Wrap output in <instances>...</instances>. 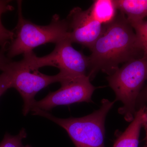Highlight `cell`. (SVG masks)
<instances>
[{
    "instance_id": "obj_1",
    "label": "cell",
    "mask_w": 147,
    "mask_h": 147,
    "mask_svg": "<svg viewBox=\"0 0 147 147\" xmlns=\"http://www.w3.org/2000/svg\"><path fill=\"white\" fill-rule=\"evenodd\" d=\"M90 50L88 76L90 80L98 71L109 76L119 68L120 64L144 56L134 29L120 11L112 22L103 25L102 33Z\"/></svg>"
},
{
    "instance_id": "obj_2",
    "label": "cell",
    "mask_w": 147,
    "mask_h": 147,
    "mask_svg": "<svg viewBox=\"0 0 147 147\" xmlns=\"http://www.w3.org/2000/svg\"><path fill=\"white\" fill-rule=\"evenodd\" d=\"M18 20L13 31L14 37L7 49L9 59L31 53L34 48L48 43L58 42L69 38L68 27L66 19L53 15L50 24L40 26L26 19L22 12V1H17Z\"/></svg>"
},
{
    "instance_id": "obj_3",
    "label": "cell",
    "mask_w": 147,
    "mask_h": 147,
    "mask_svg": "<svg viewBox=\"0 0 147 147\" xmlns=\"http://www.w3.org/2000/svg\"><path fill=\"white\" fill-rule=\"evenodd\" d=\"M115 102L103 99L98 110L82 117L61 119L42 110L32 112L33 115L44 117L64 129L76 147H105V118Z\"/></svg>"
},
{
    "instance_id": "obj_4",
    "label": "cell",
    "mask_w": 147,
    "mask_h": 147,
    "mask_svg": "<svg viewBox=\"0 0 147 147\" xmlns=\"http://www.w3.org/2000/svg\"><path fill=\"white\" fill-rule=\"evenodd\" d=\"M107 79L115 94L116 100L123 104L119 113L124 116L125 120H132L140 91L147 80V57L127 62L108 76Z\"/></svg>"
},
{
    "instance_id": "obj_5",
    "label": "cell",
    "mask_w": 147,
    "mask_h": 147,
    "mask_svg": "<svg viewBox=\"0 0 147 147\" xmlns=\"http://www.w3.org/2000/svg\"><path fill=\"white\" fill-rule=\"evenodd\" d=\"M72 43L68 38L56 44L55 49L48 55L38 57L33 52L26 53L24 54L22 61L32 70L45 66L57 67L61 77V82L88 76V57L75 50Z\"/></svg>"
},
{
    "instance_id": "obj_6",
    "label": "cell",
    "mask_w": 147,
    "mask_h": 147,
    "mask_svg": "<svg viewBox=\"0 0 147 147\" xmlns=\"http://www.w3.org/2000/svg\"><path fill=\"white\" fill-rule=\"evenodd\" d=\"M6 66L11 74V88L19 92L24 100L22 111L24 116L31 112L36 101L35 96L38 92L50 84L60 83L62 80L59 73L49 76L40 73L38 70H32L22 60H11Z\"/></svg>"
},
{
    "instance_id": "obj_7",
    "label": "cell",
    "mask_w": 147,
    "mask_h": 147,
    "mask_svg": "<svg viewBox=\"0 0 147 147\" xmlns=\"http://www.w3.org/2000/svg\"><path fill=\"white\" fill-rule=\"evenodd\" d=\"M61 88L50 92L41 100L36 101L31 110H38L48 112L62 105H69L83 102H91L92 95L96 88L87 76L61 82Z\"/></svg>"
},
{
    "instance_id": "obj_8",
    "label": "cell",
    "mask_w": 147,
    "mask_h": 147,
    "mask_svg": "<svg viewBox=\"0 0 147 147\" xmlns=\"http://www.w3.org/2000/svg\"><path fill=\"white\" fill-rule=\"evenodd\" d=\"M66 20L69 38L72 43H78L90 50L102 33L103 25L92 18L89 9L74 7Z\"/></svg>"
},
{
    "instance_id": "obj_9",
    "label": "cell",
    "mask_w": 147,
    "mask_h": 147,
    "mask_svg": "<svg viewBox=\"0 0 147 147\" xmlns=\"http://www.w3.org/2000/svg\"><path fill=\"white\" fill-rule=\"evenodd\" d=\"M147 115V107L142 106L135 113L134 118L125 131L120 135L113 147H138L140 131Z\"/></svg>"
},
{
    "instance_id": "obj_10",
    "label": "cell",
    "mask_w": 147,
    "mask_h": 147,
    "mask_svg": "<svg viewBox=\"0 0 147 147\" xmlns=\"http://www.w3.org/2000/svg\"><path fill=\"white\" fill-rule=\"evenodd\" d=\"M117 9L125 15L129 24L147 17V0H114Z\"/></svg>"
},
{
    "instance_id": "obj_11",
    "label": "cell",
    "mask_w": 147,
    "mask_h": 147,
    "mask_svg": "<svg viewBox=\"0 0 147 147\" xmlns=\"http://www.w3.org/2000/svg\"><path fill=\"white\" fill-rule=\"evenodd\" d=\"M88 9L92 18L102 25L112 22L117 14L114 0L94 1Z\"/></svg>"
},
{
    "instance_id": "obj_12",
    "label": "cell",
    "mask_w": 147,
    "mask_h": 147,
    "mask_svg": "<svg viewBox=\"0 0 147 147\" xmlns=\"http://www.w3.org/2000/svg\"><path fill=\"white\" fill-rule=\"evenodd\" d=\"M11 1L0 0V45L1 47L9 45L14 37V33L4 26L1 21L2 15L7 11H11L14 7L10 4Z\"/></svg>"
},
{
    "instance_id": "obj_13",
    "label": "cell",
    "mask_w": 147,
    "mask_h": 147,
    "mask_svg": "<svg viewBox=\"0 0 147 147\" xmlns=\"http://www.w3.org/2000/svg\"><path fill=\"white\" fill-rule=\"evenodd\" d=\"M137 35L144 51V57H147V21L129 24Z\"/></svg>"
},
{
    "instance_id": "obj_14",
    "label": "cell",
    "mask_w": 147,
    "mask_h": 147,
    "mask_svg": "<svg viewBox=\"0 0 147 147\" xmlns=\"http://www.w3.org/2000/svg\"><path fill=\"white\" fill-rule=\"evenodd\" d=\"M27 136L26 131L24 128L17 135L13 136L6 133L0 143V147H23V140L26 139Z\"/></svg>"
},
{
    "instance_id": "obj_15",
    "label": "cell",
    "mask_w": 147,
    "mask_h": 147,
    "mask_svg": "<svg viewBox=\"0 0 147 147\" xmlns=\"http://www.w3.org/2000/svg\"><path fill=\"white\" fill-rule=\"evenodd\" d=\"M1 70L3 72L0 74V97L11 88V75L9 69L5 65Z\"/></svg>"
},
{
    "instance_id": "obj_16",
    "label": "cell",
    "mask_w": 147,
    "mask_h": 147,
    "mask_svg": "<svg viewBox=\"0 0 147 147\" xmlns=\"http://www.w3.org/2000/svg\"><path fill=\"white\" fill-rule=\"evenodd\" d=\"M8 46H3L0 49V69L5 65L11 61V59L5 55V53L7 52Z\"/></svg>"
},
{
    "instance_id": "obj_17",
    "label": "cell",
    "mask_w": 147,
    "mask_h": 147,
    "mask_svg": "<svg viewBox=\"0 0 147 147\" xmlns=\"http://www.w3.org/2000/svg\"><path fill=\"white\" fill-rule=\"evenodd\" d=\"M143 96H144V98L147 101V86L145 89L144 91V92L143 94Z\"/></svg>"
},
{
    "instance_id": "obj_18",
    "label": "cell",
    "mask_w": 147,
    "mask_h": 147,
    "mask_svg": "<svg viewBox=\"0 0 147 147\" xmlns=\"http://www.w3.org/2000/svg\"><path fill=\"white\" fill-rule=\"evenodd\" d=\"M144 126L145 127V129H146V140L147 143V115L146 116V120H145L144 123Z\"/></svg>"
},
{
    "instance_id": "obj_19",
    "label": "cell",
    "mask_w": 147,
    "mask_h": 147,
    "mask_svg": "<svg viewBox=\"0 0 147 147\" xmlns=\"http://www.w3.org/2000/svg\"><path fill=\"white\" fill-rule=\"evenodd\" d=\"M23 147H32L31 146H30V145H26V146H24Z\"/></svg>"
},
{
    "instance_id": "obj_20",
    "label": "cell",
    "mask_w": 147,
    "mask_h": 147,
    "mask_svg": "<svg viewBox=\"0 0 147 147\" xmlns=\"http://www.w3.org/2000/svg\"><path fill=\"white\" fill-rule=\"evenodd\" d=\"M147 147V146H146V147Z\"/></svg>"
}]
</instances>
